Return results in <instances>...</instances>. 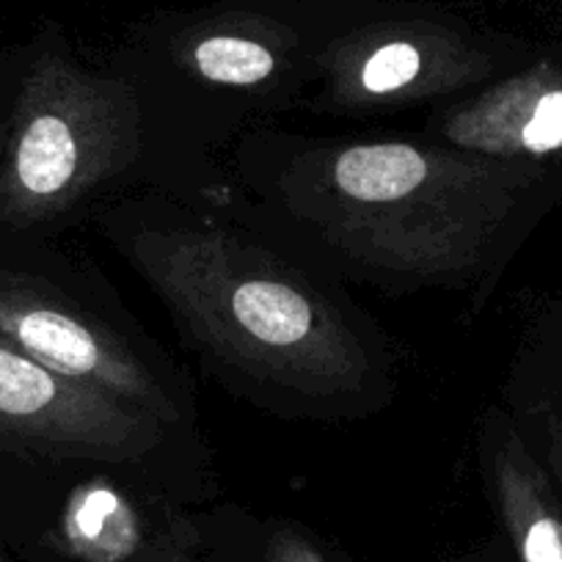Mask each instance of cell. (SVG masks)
<instances>
[{"label":"cell","mask_w":562,"mask_h":562,"mask_svg":"<svg viewBox=\"0 0 562 562\" xmlns=\"http://www.w3.org/2000/svg\"><path fill=\"white\" fill-rule=\"evenodd\" d=\"M130 262L221 361L312 397L359 392L370 359L342 312L265 251L204 229L144 232Z\"/></svg>","instance_id":"cell-2"},{"label":"cell","mask_w":562,"mask_h":562,"mask_svg":"<svg viewBox=\"0 0 562 562\" xmlns=\"http://www.w3.org/2000/svg\"><path fill=\"white\" fill-rule=\"evenodd\" d=\"M160 436L153 414L45 370L0 337V450L124 463L155 450Z\"/></svg>","instance_id":"cell-4"},{"label":"cell","mask_w":562,"mask_h":562,"mask_svg":"<svg viewBox=\"0 0 562 562\" xmlns=\"http://www.w3.org/2000/svg\"><path fill=\"white\" fill-rule=\"evenodd\" d=\"M529 182L516 160L375 140L306 160L290 199L356 262L411 279H456L483 262Z\"/></svg>","instance_id":"cell-1"},{"label":"cell","mask_w":562,"mask_h":562,"mask_svg":"<svg viewBox=\"0 0 562 562\" xmlns=\"http://www.w3.org/2000/svg\"><path fill=\"white\" fill-rule=\"evenodd\" d=\"M0 562H14V560H12V557H9V554H7V551H3V546H0Z\"/></svg>","instance_id":"cell-13"},{"label":"cell","mask_w":562,"mask_h":562,"mask_svg":"<svg viewBox=\"0 0 562 562\" xmlns=\"http://www.w3.org/2000/svg\"><path fill=\"white\" fill-rule=\"evenodd\" d=\"M441 135L463 153L496 160L562 153V75L551 67L518 75L447 113Z\"/></svg>","instance_id":"cell-6"},{"label":"cell","mask_w":562,"mask_h":562,"mask_svg":"<svg viewBox=\"0 0 562 562\" xmlns=\"http://www.w3.org/2000/svg\"><path fill=\"white\" fill-rule=\"evenodd\" d=\"M193 67L210 83L257 86L276 72V56L246 36H207L193 47Z\"/></svg>","instance_id":"cell-9"},{"label":"cell","mask_w":562,"mask_h":562,"mask_svg":"<svg viewBox=\"0 0 562 562\" xmlns=\"http://www.w3.org/2000/svg\"><path fill=\"white\" fill-rule=\"evenodd\" d=\"M441 80H450L441 69H430L428 56L416 42L392 40L372 47L359 67L345 72L337 83V97L345 105H381L430 97Z\"/></svg>","instance_id":"cell-8"},{"label":"cell","mask_w":562,"mask_h":562,"mask_svg":"<svg viewBox=\"0 0 562 562\" xmlns=\"http://www.w3.org/2000/svg\"><path fill=\"white\" fill-rule=\"evenodd\" d=\"M469 562V560H467ZM472 562H496V560H472Z\"/></svg>","instance_id":"cell-14"},{"label":"cell","mask_w":562,"mask_h":562,"mask_svg":"<svg viewBox=\"0 0 562 562\" xmlns=\"http://www.w3.org/2000/svg\"><path fill=\"white\" fill-rule=\"evenodd\" d=\"M140 153L133 89L72 64H34L23 80L0 160V221L34 226L127 171Z\"/></svg>","instance_id":"cell-3"},{"label":"cell","mask_w":562,"mask_h":562,"mask_svg":"<svg viewBox=\"0 0 562 562\" xmlns=\"http://www.w3.org/2000/svg\"><path fill=\"white\" fill-rule=\"evenodd\" d=\"M496 510L518 562H562V502L529 447L507 419L488 434Z\"/></svg>","instance_id":"cell-7"},{"label":"cell","mask_w":562,"mask_h":562,"mask_svg":"<svg viewBox=\"0 0 562 562\" xmlns=\"http://www.w3.org/2000/svg\"><path fill=\"white\" fill-rule=\"evenodd\" d=\"M0 337L45 370L171 422L175 403L130 345L72 301L25 276L0 273Z\"/></svg>","instance_id":"cell-5"},{"label":"cell","mask_w":562,"mask_h":562,"mask_svg":"<svg viewBox=\"0 0 562 562\" xmlns=\"http://www.w3.org/2000/svg\"><path fill=\"white\" fill-rule=\"evenodd\" d=\"M259 562H345L323 540L288 521L270 524L259 546Z\"/></svg>","instance_id":"cell-10"},{"label":"cell","mask_w":562,"mask_h":562,"mask_svg":"<svg viewBox=\"0 0 562 562\" xmlns=\"http://www.w3.org/2000/svg\"><path fill=\"white\" fill-rule=\"evenodd\" d=\"M546 458H549L551 474L557 480V488L562 491V419L557 414H546Z\"/></svg>","instance_id":"cell-11"},{"label":"cell","mask_w":562,"mask_h":562,"mask_svg":"<svg viewBox=\"0 0 562 562\" xmlns=\"http://www.w3.org/2000/svg\"><path fill=\"white\" fill-rule=\"evenodd\" d=\"M147 562H207V560L196 557L186 543H182V540L175 538V540H169L166 546H160V549L155 551Z\"/></svg>","instance_id":"cell-12"}]
</instances>
